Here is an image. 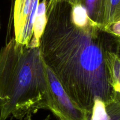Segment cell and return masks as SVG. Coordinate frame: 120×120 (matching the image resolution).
<instances>
[{"mask_svg": "<svg viewBox=\"0 0 120 120\" xmlns=\"http://www.w3.org/2000/svg\"><path fill=\"white\" fill-rule=\"evenodd\" d=\"M48 2H49V0H48Z\"/></svg>", "mask_w": 120, "mask_h": 120, "instance_id": "11", "label": "cell"}, {"mask_svg": "<svg viewBox=\"0 0 120 120\" xmlns=\"http://www.w3.org/2000/svg\"><path fill=\"white\" fill-rule=\"evenodd\" d=\"M48 0L39 2L34 22V35L29 47H39V41L47 22V5Z\"/></svg>", "mask_w": 120, "mask_h": 120, "instance_id": "6", "label": "cell"}, {"mask_svg": "<svg viewBox=\"0 0 120 120\" xmlns=\"http://www.w3.org/2000/svg\"><path fill=\"white\" fill-rule=\"evenodd\" d=\"M40 0H15L14 8L15 40L29 46L34 35V22Z\"/></svg>", "mask_w": 120, "mask_h": 120, "instance_id": "4", "label": "cell"}, {"mask_svg": "<svg viewBox=\"0 0 120 120\" xmlns=\"http://www.w3.org/2000/svg\"><path fill=\"white\" fill-rule=\"evenodd\" d=\"M0 27H1V25H0Z\"/></svg>", "mask_w": 120, "mask_h": 120, "instance_id": "12", "label": "cell"}, {"mask_svg": "<svg viewBox=\"0 0 120 120\" xmlns=\"http://www.w3.org/2000/svg\"><path fill=\"white\" fill-rule=\"evenodd\" d=\"M120 49H113L107 53L106 63L112 87L117 92L120 89Z\"/></svg>", "mask_w": 120, "mask_h": 120, "instance_id": "7", "label": "cell"}, {"mask_svg": "<svg viewBox=\"0 0 120 120\" xmlns=\"http://www.w3.org/2000/svg\"><path fill=\"white\" fill-rule=\"evenodd\" d=\"M59 2H66L71 5H75L77 4H80V0H49L47 7Z\"/></svg>", "mask_w": 120, "mask_h": 120, "instance_id": "10", "label": "cell"}, {"mask_svg": "<svg viewBox=\"0 0 120 120\" xmlns=\"http://www.w3.org/2000/svg\"><path fill=\"white\" fill-rule=\"evenodd\" d=\"M120 21V0H105L103 28Z\"/></svg>", "mask_w": 120, "mask_h": 120, "instance_id": "9", "label": "cell"}, {"mask_svg": "<svg viewBox=\"0 0 120 120\" xmlns=\"http://www.w3.org/2000/svg\"><path fill=\"white\" fill-rule=\"evenodd\" d=\"M80 4L86 9L89 18L103 27L105 0H80Z\"/></svg>", "mask_w": 120, "mask_h": 120, "instance_id": "8", "label": "cell"}, {"mask_svg": "<svg viewBox=\"0 0 120 120\" xmlns=\"http://www.w3.org/2000/svg\"><path fill=\"white\" fill-rule=\"evenodd\" d=\"M88 120H120V100L108 104L95 100Z\"/></svg>", "mask_w": 120, "mask_h": 120, "instance_id": "5", "label": "cell"}, {"mask_svg": "<svg viewBox=\"0 0 120 120\" xmlns=\"http://www.w3.org/2000/svg\"><path fill=\"white\" fill-rule=\"evenodd\" d=\"M46 15L41 55L70 99L89 115L97 99L106 104L120 100L106 63L107 53L120 48V37L91 21L81 4H55Z\"/></svg>", "mask_w": 120, "mask_h": 120, "instance_id": "1", "label": "cell"}, {"mask_svg": "<svg viewBox=\"0 0 120 120\" xmlns=\"http://www.w3.org/2000/svg\"><path fill=\"white\" fill-rule=\"evenodd\" d=\"M46 70L52 98V112L59 120H88L89 113L70 99L55 74L46 65Z\"/></svg>", "mask_w": 120, "mask_h": 120, "instance_id": "3", "label": "cell"}, {"mask_svg": "<svg viewBox=\"0 0 120 120\" xmlns=\"http://www.w3.org/2000/svg\"><path fill=\"white\" fill-rule=\"evenodd\" d=\"M52 107L39 47L19 44L12 38L0 49V120L11 115L22 120Z\"/></svg>", "mask_w": 120, "mask_h": 120, "instance_id": "2", "label": "cell"}]
</instances>
